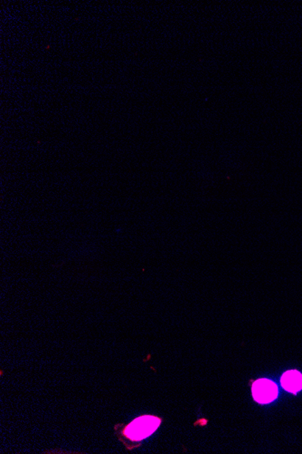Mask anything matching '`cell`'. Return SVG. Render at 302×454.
Segmentation results:
<instances>
[{"instance_id": "6da1fadb", "label": "cell", "mask_w": 302, "mask_h": 454, "mask_svg": "<svg viewBox=\"0 0 302 454\" xmlns=\"http://www.w3.org/2000/svg\"><path fill=\"white\" fill-rule=\"evenodd\" d=\"M161 424V420L154 416H142L131 423L126 429V436L134 441L147 438L155 431Z\"/></svg>"}, {"instance_id": "7a4b0ae2", "label": "cell", "mask_w": 302, "mask_h": 454, "mask_svg": "<svg viewBox=\"0 0 302 454\" xmlns=\"http://www.w3.org/2000/svg\"><path fill=\"white\" fill-rule=\"evenodd\" d=\"M251 392H253L254 400L260 403L273 402L278 395V388L275 383L267 379L256 381L251 388Z\"/></svg>"}, {"instance_id": "3957f363", "label": "cell", "mask_w": 302, "mask_h": 454, "mask_svg": "<svg viewBox=\"0 0 302 454\" xmlns=\"http://www.w3.org/2000/svg\"><path fill=\"white\" fill-rule=\"evenodd\" d=\"M282 385L285 390L297 394L302 389V375L295 370H290L282 375Z\"/></svg>"}]
</instances>
